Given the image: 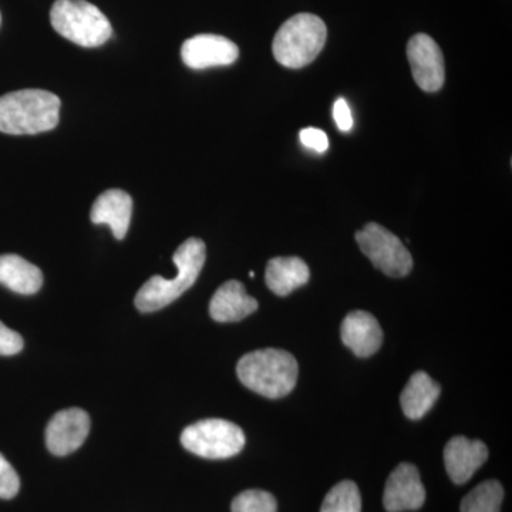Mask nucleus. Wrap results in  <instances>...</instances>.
Returning a JSON list of instances; mask_svg holds the SVG:
<instances>
[{
	"mask_svg": "<svg viewBox=\"0 0 512 512\" xmlns=\"http://www.w3.org/2000/svg\"><path fill=\"white\" fill-rule=\"evenodd\" d=\"M207 258V248L198 238H190L175 251L173 261L178 272L173 279L153 276L137 292L138 311L148 313L160 311L177 301L197 281Z\"/></svg>",
	"mask_w": 512,
	"mask_h": 512,
	"instance_id": "obj_1",
	"label": "nucleus"
},
{
	"mask_svg": "<svg viewBox=\"0 0 512 512\" xmlns=\"http://www.w3.org/2000/svg\"><path fill=\"white\" fill-rule=\"evenodd\" d=\"M62 101L46 90H18L0 97V131L13 136L39 134L59 123Z\"/></svg>",
	"mask_w": 512,
	"mask_h": 512,
	"instance_id": "obj_2",
	"label": "nucleus"
},
{
	"mask_svg": "<svg viewBox=\"0 0 512 512\" xmlns=\"http://www.w3.org/2000/svg\"><path fill=\"white\" fill-rule=\"evenodd\" d=\"M239 380L252 392L281 399L295 389L299 367L295 357L285 350L262 349L248 353L238 362Z\"/></svg>",
	"mask_w": 512,
	"mask_h": 512,
	"instance_id": "obj_3",
	"label": "nucleus"
},
{
	"mask_svg": "<svg viewBox=\"0 0 512 512\" xmlns=\"http://www.w3.org/2000/svg\"><path fill=\"white\" fill-rule=\"evenodd\" d=\"M326 37L328 29L322 19L311 13H299L276 32L272 45L276 62L289 69L308 66L322 52Z\"/></svg>",
	"mask_w": 512,
	"mask_h": 512,
	"instance_id": "obj_4",
	"label": "nucleus"
},
{
	"mask_svg": "<svg viewBox=\"0 0 512 512\" xmlns=\"http://www.w3.org/2000/svg\"><path fill=\"white\" fill-rule=\"evenodd\" d=\"M50 22L60 36L83 47H99L113 35L106 15L86 0H56Z\"/></svg>",
	"mask_w": 512,
	"mask_h": 512,
	"instance_id": "obj_5",
	"label": "nucleus"
},
{
	"mask_svg": "<svg viewBox=\"0 0 512 512\" xmlns=\"http://www.w3.org/2000/svg\"><path fill=\"white\" fill-rule=\"evenodd\" d=\"M185 450L208 460L237 456L245 446V434L231 421L208 419L191 424L181 434Z\"/></svg>",
	"mask_w": 512,
	"mask_h": 512,
	"instance_id": "obj_6",
	"label": "nucleus"
},
{
	"mask_svg": "<svg viewBox=\"0 0 512 512\" xmlns=\"http://www.w3.org/2000/svg\"><path fill=\"white\" fill-rule=\"evenodd\" d=\"M356 242L377 269L393 278L409 275L413 258L402 241L382 225L370 222L357 232Z\"/></svg>",
	"mask_w": 512,
	"mask_h": 512,
	"instance_id": "obj_7",
	"label": "nucleus"
},
{
	"mask_svg": "<svg viewBox=\"0 0 512 512\" xmlns=\"http://www.w3.org/2000/svg\"><path fill=\"white\" fill-rule=\"evenodd\" d=\"M414 82L423 92L436 93L446 80L443 52L430 36L419 33L407 45Z\"/></svg>",
	"mask_w": 512,
	"mask_h": 512,
	"instance_id": "obj_8",
	"label": "nucleus"
},
{
	"mask_svg": "<svg viewBox=\"0 0 512 512\" xmlns=\"http://www.w3.org/2000/svg\"><path fill=\"white\" fill-rule=\"evenodd\" d=\"M89 431L90 417L84 410H62L47 424L46 446L55 456H67L82 447Z\"/></svg>",
	"mask_w": 512,
	"mask_h": 512,
	"instance_id": "obj_9",
	"label": "nucleus"
},
{
	"mask_svg": "<svg viewBox=\"0 0 512 512\" xmlns=\"http://www.w3.org/2000/svg\"><path fill=\"white\" fill-rule=\"evenodd\" d=\"M238 56V46L227 37L218 35L194 36L185 40L181 47L183 62L194 70L229 66L237 62Z\"/></svg>",
	"mask_w": 512,
	"mask_h": 512,
	"instance_id": "obj_10",
	"label": "nucleus"
},
{
	"mask_svg": "<svg viewBox=\"0 0 512 512\" xmlns=\"http://www.w3.org/2000/svg\"><path fill=\"white\" fill-rule=\"evenodd\" d=\"M426 490L419 470L413 464L403 463L390 474L384 488L383 504L387 512L414 511L423 507Z\"/></svg>",
	"mask_w": 512,
	"mask_h": 512,
	"instance_id": "obj_11",
	"label": "nucleus"
},
{
	"mask_svg": "<svg viewBox=\"0 0 512 512\" xmlns=\"http://www.w3.org/2000/svg\"><path fill=\"white\" fill-rule=\"evenodd\" d=\"M487 458L488 448L483 441L468 440L463 436L454 437L444 448L447 474L458 485L466 484Z\"/></svg>",
	"mask_w": 512,
	"mask_h": 512,
	"instance_id": "obj_12",
	"label": "nucleus"
},
{
	"mask_svg": "<svg viewBox=\"0 0 512 512\" xmlns=\"http://www.w3.org/2000/svg\"><path fill=\"white\" fill-rule=\"evenodd\" d=\"M340 336L356 356L369 357L382 346L383 330L372 313L355 311L343 320Z\"/></svg>",
	"mask_w": 512,
	"mask_h": 512,
	"instance_id": "obj_13",
	"label": "nucleus"
},
{
	"mask_svg": "<svg viewBox=\"0 0 512 512\" xmlns=\"http://www.w3.org/2000/svg\"><path fill=\"white\" fill-rule=\"evenodd\" d=\"M133 200L123 190L104 191L94 201L90 218L93 224L109 225L114 237L123 239L130 227Z\"/></svg>",
	"mask_w": 512,
	"mask_h": 512,
	"instance_id": "obj_14",
	"label": "nucleus"
},
{
	"mask_svg": "<svg viewBox=\"0 0 512 512\" xmlns=\"http://www.w3.org/2000/svg\"><path fill=\"white\" fill-rule=\"evenodd\" d=\"M258 311V302L249 296L244 285L228 281L218 288L210 302L211 318L217 322H239Z\"/></svg>",
	"mask_w": 512,
	"mask_h": 512,
	"instance_id": "obj_15",
	"label": "nucleus"
},
{
	"mask_svg": "<svg viewBox=\"0 0 512 512\" xmlns=\"http://www.w3.org/2000/svg\"><path fill=\"white\" fill-rule=\"evenodd\" d=\"M311 271L305 261L296 256L271 259L266 265L265 281L275 295L286 296L308 284Z\"/></svg>",
	"mask_w": 512,
	"mask_h": 512,
	"instance_id": "obj_16",
	"label": "nucleus"
},
{
	"mask_svg": "<svg viewBox=\"0 0 512 512\" xmlns=\"http://www.w3.org/2000/svg\"><path fill=\"white\" fill-rule=\"evenodd\" d=\"M0 285L19 295H35L43 285V274L22 256H0Z\"/></svg>",
	"mask_w": 512,
	"mask_h": 512,
	"instance_id": "obj_17",
	"label": "nucleus"
},
{
	"mask_svg": "<svg viewBox=\"0 0 512 512\" xmlns=\"http://www.w3.org/2000/svg\"><path fill=\"white\" fill-rule=\"evenodd\" d=\"M440 392V384L434 382L427 373H414L410 377L409 383L404 387L402 396H400L403 413L409 419H421L430 412L431 407L439 399Z\"/></svg>",
	"mask_w": 512,
	"mask_h": 512,
	"instance_id": "obj_18",
	"label": "nucleus"
},
{
	"mask_svg": "<svg viewBox=\"0 0 512 512\" xmlns=\"http://www.w3.org/2000/svg\"><path fill=\"white\" fill-rule=\"evenodd\" d=\"M503 500V485L495 480L484 481L464 497L460 512H500Z\"/></svg>",
	"mask_w": 512,
	"mask_h": 512,
	"instance_id": "obj_19",
	"label": "nucleus"
},
{
	"mask_svg": "<svg viewBox=\"0 0 512 512\" xmlns=\"http://www.w3.org/2000/svg\"><path fill=\"white\" fill-rule=\"evenodd\" d=\"M320 512H362V497L353 481L336 484L323 500Z\"/></svg>",
	"mask_w": 512,
	"mask_h": 512,
	"instance_id": "obj_20",
	"label": "nucleus"
},
{
	"mask_svg": "<svg viewBox=\"0 0 512 512\" xmlns=\"http://www.w3.org/2000/svg\"><path fill=\"white\" fill-rule=\"evenodd\" d=\"M232 512H276L274 495L262 490H248L238 494L231 505Z\"/></svg>",
	"mask_w": 512,
	"mask_h": 512,
	"instance_id": "obj_21",
	"label": "nucleus"
},
{
	"mask_svg": "<svg viewBox=\"0 0 512 512\" xmlns=\"http://www.w3.org/2000/svg\"><path fill=\"white\" fill-rule=\"evenodd\" d=\"M20 480L15 468L0 454V498L10 500L19 493Z\"/></svg>",
	"mask_w": 512,
	"mask_h": 512,
	"instance_id": "obj_22",
	"label": "nucleus"
},
{
	"mask_svg": "<svg viewBox=\"0 0 512 512\" xmlns=\"http://www.w3.org/2000/svg\"><path fill=\"white\" fill-rule=\"evenodd\" d=\"M23 349V338L15 330L0 322V356L18 355Z\"/></svg>",
	"mask_w": 512,
	"mask_h": 512,
	"instance_id": "obj_23",
	"label": "nucleus"
},
{
	"mask_svg": "<svg viewBox=\"0 0 512 512\" xmlns=\"http://www.w3.org/2000/svg\"><path fill=\"white\" fill-rule=\"evenodd\" d=\"M303 146L311 148L316 153H325L329 147L328 136L325 131L319 130V128L308 127L301 131L299 134Z\"/></svg>",
	"mask_w": 512,
	"mask_h": 512,
	"instance_id": "obj_24",
	"label": "nucleus"
},
{
	"mask_svg": "<svg viewBox=\"0 0 512 512\" xmlns=\"http://www.w3.org/2000/svg\"><path fill=\"white\" fill-rule=\"evenodd\" d=\"M333 117H335L336 124H338L339 130L343 133H348L353 127L352 111L348 101L345 99H339L333 106Z\"/></svg>",
	"mask_w": 512,
	"mask_h": 512,
	"instance_id": "obj_25",
	"label": "nucleus"
}]
</instances>
